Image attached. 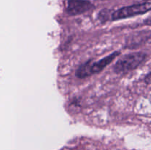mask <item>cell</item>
Segmentation results:
<instances>
[{
  "mask_svg": "<svg viewBox=\"0 0 151 150\" xmlns=\"http://www.w3.org/2000/svg\"><path fill=\"white\" fill-rule=\"evenodd\" d=\"M118 55H119V52L116 51L97 62H94V63L87 62L84 63L83 65L80 66L79 69L77 71V76L79 78H85L94 74L99 73L103 71L106 66H109Z\"/></svg>",
  "mask_w": 151,
  "mask_h": 150,
  "instance_id": "cell-2",
  "label": "cell"
},
{
  "mask_svg": "<svg viewBox=\"0 0 151 150\" xmlns=\"http://www.w3.org/2000/svg\"><path fill=\"white\" fill-rule=\"evenodd\" d=\"M147 54L143 52H133L125 54L119 59L113 66L114 71L116 74H125L137 69L145 61Z\"/></svg>",
  "mask_w": 151,
  "mask_h": 150,
  "instance_id": "cell-1",
  "label": "cell"
},
{
  "mask_svg": "<svg viewBox=\"0 0 151 150\" xmlns=\"http://www.w3.org/2000/svg\"><path fill=\"white\" fill-rule=\"evenodd\" d=\"M94 7L92 3L87 0H68L67 10L71 16L83 14Z\"/></svg>",
  "mask_w": 151,
  "mask_h": 150,
  "instance_id": "cell-4",
  "label": "cell"
},
{
  "mask_svg": "<svg viewBox=\"0 0 151 150\" xmlns=\"http://www.w3.org/2000/svg\"><path fill=\"white\" fill-rule=\"evenodd\" d=\"M145 1H150V0H145Z\"/></svg>",
  "mask_w": 151,
  "mask_h": 150,
  "instance_id": "cell-5",
  "label": "cell"
},
{
  "mask_svg": "<svg viewBox=\"0 0 151 150\" xmlns=\"http://www.w3.org/2000/svg\"><path fill=\"white\" fill-rule=\"evenodd\" d=\"M150 1H145L142 4H133L128 7H122L112 13V20H119V19H126V18L132 17L137 15L144 14L150 11Z\"/></svg>",
  "mask_w": 151,
  "mask_h": 150,
  "instance_id": "cell-3",
  "label": "cell"
}]
</instances>
